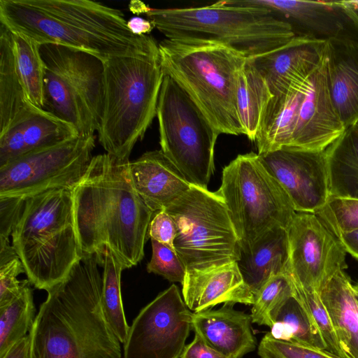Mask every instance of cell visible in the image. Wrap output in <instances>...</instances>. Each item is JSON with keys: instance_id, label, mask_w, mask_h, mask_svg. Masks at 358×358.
I'll return each mask as SVG.
<instances>
[{"instance_id": "44", "label": "cell", "mask_w": 358, "mask_h": 358, "mask_svg": "<svg viewBox=\"0 0 358 358\" xmlns=\"http://www.w3.org/2000/svg\"><path fill=\"white\" fill-rule=\"evenodd\" d=\"M127 25L129 31L136 36L148 35L155 28L150 20L138 16L131 17L127 22Z\"/></svg>"}, {"instance_id": "19", "label": "cell", "mask_w": 358, "mask_h": 358, "mask_svg": "<svg viewBox=\"0 0 358 358\" xmlns=\"http://www.w3.org/2000/svg\"><path fill=\"white\" fill-rule=\"evenodd\" d=\"M325 59L329 95L347 129L358 122V42L341 34L326 40Z\"/></svg>"}, {"instance_id": "34", "label": "cell", "mask_w": 358, "mask_h": 358, "mask_svg": "<svg viewBox=\"0 0 358 358\" xmlns=\"http://www.w3.org/2000/svg\"><path fill=\"white\" fill-rule=\"evenodd\" d=\"M292 285L293 296L297 300L313 329L322 340L326 352L341 358H347L320 294L315 291L298 286L293 282Z\"/></svg>"}, {"instance_id": "47", "label": "cell", "mask_w": 358, "mask_h": 358, "mask_svg": "<svg viewBox=\"0 0 358 358\" xmlns=\"http://www.w3.org/2000/svg\"><path fill=\"white\" fill-rule=\"evenodd\" d=\"M150 7L139 1H132L129 4V9L134 13H146Z\"/></svg>"}, {"instance_id": "10", "label": "cell", "mask_w": 358, "mask_h": 358, "mask_svg": "<svg viewBox=\"0 0 358 358\" xmlns=\"http://www.w3.org/2000/svg\"><path fill=\"white\" fill-rule=\"evenodd\" d=\"M164 210L176 224L173 248L187 271L238 260L239 240L217 192L192 185Z\"/></svg>"}, {"instance_id": "38", "label": "cell", "mask_w": 358, "mask_h": 358, "mask_svg": "<svg viewBox=\"0 0 358 358\" xmlns=\"http://www.w3.org/2000/svg\"><path fill=\"white\" fill-rule=\"evenodd\" d=\"M260 358H341L324 350L273 338L266 333L258 347Z\"/></svg>"}, {"instance_id": "31", "label": "cell", "mask_w": 358, "mask_h": 358, "mask_svg": "<svg viewBox=\"0 0 358 358\" xmlns=\"http://www.w3.org/2000/svg\"><path fill=\"white\" fill-rule=\"evenodd\" d=\"M270 329L267 333L275 339L326 351L322 340L293 296L281 307Z\"/></svg>"}, {"instance_id": "30", "label": "cell", "mask_w": 358, "mask_h": 358, "mask_svg": "<svg viewBox=\"0 0 358 358\" xmlns=\"http://www.w3.org/2000/svg\"><path fill=\"white\" fill-rule=\"evenodd\" d=\"M30 284L27 280L20 294L0 307V358L32 328L36 309Z\"/></svg>"}, {"instance_id": "40", "label": "cell", "mask_w": 358, "mask_h": 358, "mask_svg": "<svg viewBox=\"0 0 358 358\" xmlns=\"http://www.w3.org/2000/svg\"><path fill=\"white\" fill-rule=\"evenodd\" d=\"M25 205V199L0 197V240H9L20 220Z\"/></svg>"}, {"instance_id": "20", "label": "cell", "mask_w": 358, "mask_h": 358, "mask_svg": "<svg viewBox=\"0 0 358 358\" xmlns=\"http://www.w3.org/2000/svg\"><path fill=\"white\" fill-rule=\"evenodd\" d=\"M233 303L218 309L193 313L192 329L208 345L229 358H242L254 351L250 315L236 310Z\"/></svg>"}, {"instance_id": "12", "label": "cell", "mask_w": 358, "mask_h": 358, "mask_svg": "<svg viewBox=\"0 0 358 358\" xmlns=\"http://www.w3.org/2000/svg\"><path fill=\"white\" fill-rule=\"evenodd\" d=\"M95 136H77L36 149L0 168V197L30 196L56 188H74L92 162Z\"/></svg>"}, {"instance_id": "6", "label": "cell", "mask_w": 358, "mask_h": 358, "mask_svg": "<svg viewBox=\"0 0 358 358\" xmlns=\"http://www.w3.org/2000/svg\"><path fill=\"white\" fill-rule=\"evenodd\" d=\"M159 50L164 74L185 92L218 135L243 134L236 88L245 55L217 43L168 38Z\"/></svg>"}, {"instance_id": "1", "label": "cell", "mask_w": 358, "mask_h": 358, "mask_svg": "<svg viewBox=\"0 0 358 358\" xmlns=\"http://www.w3.org/2000/svg\"><path fill=\"white\" fill-rule=\"evenodd\" d=\"M129 163L108 153L96 155L73 188L75 224L82 253L96 255L100 266L106 250L124 269L136 266L144 257L155 213L136 191Z\"/></svg>"}, {"instance_id": "8", "label": "cell", "mask_w": 358, "mask_h": 358, "mask_svg": "<svg viewBox=\"0 0 358 358\" xmlns=\"http://www.w3.org/2000/svg\"><path fill=\"white\" fill-rule=\"evenodd\" d=\"M217 192L242 250H250L274 228L287 229L296 213L287 193L254 152L238 155L224 167Z\"/></svg>"}, {"instance_id": "7", "label": "cell", "mask_w": 358, "mask_h": 358, "mask_svg": "<svg viewBox=\"0 0 358 358\" xmlns=\"http://www.w3.org/2000/svg\"><path fill=\"white\" fill-rule=\"evenodd\" d=\"M11 237L31 284L48 291L62 281L83 257L76 229L73 188L27 197Z\"/></svg>"}, {"instance_id": "21", "label": "cell", "mask_w": 358, "mask_h": 358, "mask_svg": "<svg viewBox=\"0 0 358 358\" xmlns=\"http://www.w3.org/2000/svg\"><path fill=\"white\" fill-rule=\"evenodd\" d=\"M134 187L155 213L164 210L193 185L161 150L148 151L129 163Z\"/></svg>"}, {"instance_id": "49", "label": "cell", "mask_w": 358, "mask_h": 358, "mask_svg": "<svg viewBox=\"0 0 358 358\" xmlns=\"http://www.w3.org/2000/svg\"><path fill=\"white\" fill-rule=\"evenodd\" d=\"M353 127L358 131V122Z\"/></svg>"}, {"instance_id": "48", "label": "cell", "mask_w": 358, "mask_h": 358, "mask_svg": "<svg viewBox=\"0 0 358 358\" xmlns=\"http://www.w3.org/2000/svg\"><path fill=\"white\" fill-rule=\"evenodd\" d=\"M353 289H354V292H355L356 299H357V300L358 301V283H357L356 285H353Z\"/></svg>"}, {"instance_id": "39", "label": "cell", "mask_w": 358, "mask_h": 358, "mask_svg": "<svg viewBox=\"0 0 358 358\" xmlns=\"http://www.w3.org/2000/svg\"><path fill=\"white\" fill-rule=\"evenodd\" d=\"M24 272L18 257L0 265V307L10 303L20 294L27 280L20 281L17 276Z\"/></svg>"}, {"instance_id": "41", "label": "cell", "mask_w": 358, "mask_h": 358, "mask_svg": "<svg viewBox=\"0 0 358 358\" xmlns=\"http://www.w3.org/2000/svg\"><path fill=\"white\" fill-rule=\"evenodd\" d=\"M148 235L150 239L173 248L176 227L172 217L164 210L154 214L149 224Z\"/></svg>"}, {"instance_id": "2", "label": "cell", "mask_w": 358, "mask_h": 358, "mask_svg": "<svg viewBox=\"0 0 358 358\" xmlns=\"http://www.w3.org/2000/svg\"><path fill=\"white\" fill-rule=\"evenodd\" d=\"M96 255H83L47 291L29 334L31 358H121V342L101 306Z\"/></svg>"}, {"instance_id": "25", "label": "cell", "mask_w": 358, "mask_h": 358, "mask_svg": "<svg viewBox=\"0 0 358 358\" xmlns=\"http://www.w3.org/2000/svg\"><path fill=\"white\" fill-rule=\"evenodd\" d=\"M38 108L29 99L16 66L12 32L0 26V134Z\"/></svg>"}, {"instance_id": "36", "label": "cell", "mask_w": 358, "mask_h": 358, "mask_svg": "<svg viewBox=\"0 0 358 358\" xmlns=\"http://www.w3.org/2000/svg\"><path fill=\"white\" fill-rule=\"evenodd\" d=\"M315 214L338 238L358 230V199L329 197Z\"/></svg>"}, {"instance_id": "17", "label": "cell", "mask_w": 358, "mask_h": 358, "mask_svg": "<svg viewBox=\"0 0 358 358\" xmlns=\"http://www.w3.org/2000/svg\"><path fill=\"white\" fill-rule=\"evenodd\" d=\"M326 40L296 36L286 44L248 58L266 81L273 97L296 80L307 78L325 56Z\"/></svg>"}, {"instance_id": "5", "label": "cell", "mask_w": 358, "mask_h": 358, "mask_svg": "<svg viewBox=\"0 0 358 358\" xmlns=\"http://www.w3.org/2000/svg\"><path fill=\"white\" fill-rule=\"evenodd\" d=\"M166 38L227 45L247 58L271 52L296 35L268 10L230 1L188 8H152L145 13Z\"/></svg>"}, {"instance_id": "24", "label": "cell", "mask_w": 358, "mask_h": 358, "mask_svg": "<svg viewBox=\"0 0 358 358\" xmlns=\"http://www.w3.org/2000/svg\"><path fill=\"white\" fill-rule=\"evenodd\" d=\"M306 78L294 81L284 93L270 101L255 141L259 155L289 146Z\"/></svg>"}, {"instance_id": "16", "label": "cell", "mask_w": 358, "mask_h": 358, "mask_svg": "<svg viewBox=\"0 0 358 358\" xmlns=\"http://www.w3.org/2000/svg\"><path fill=\"white\" fill-rule=\"evenodd\" d=\"M345 130L329 95L324 56L306 80L296 124L287 148L324 151Z\"/></svg>"}, {"instance_id": "43", "label": "cell", "mask_w": 358, "mask_h": 358, "mask_svg": "<svg viewBox=\"0 0 358 358\" xmlns=\"http://www.w3.org/2000/svg\"><path fill=\"white\" fill-rule=\"evenodd\" d=\"M31 338L29 334L10 347L1 358H31Z\"/></svg>"}, {"instance_id": "46", "label": "cell", "mask_w": 358, "mask_h": 358, "mask_svg": "<svg viewBox=\"0 0 358 358\" xmlns=\"http://www.w3.org/2000/svg\"><path fill=\"white\" fill-rule=\"evenodd\" d=\"M339 239L346 252L358 260V230L344 234Z\"/></svg>"}, {"instance_id": "4", "label": "cell", "mask_w": 358, "mask_h": 358, "mask_svg": "<svg viewBox=\"0 0 358 358\" xmlns=\"http://www.w3.org/2000/svg\"><path fill=\"white\" fill-rule=\"evenodd\" d=\"M103 63L99 141L106 153L129 161L133 148L157 115L164 77L159 45L147 52L113 57Z\"/></svg>"}, {"instance_id": "45", "label": "cell", "mask_w": 358, "mask_h": 358, "mask_svg": "<svg viewBox=\"0 0 358 358\" xmlns=\"http://www.w3.org/2000/svg\"><path fill=\"white\" fill-rule=\"evenodd\" d=\"M334 3L343 16L358 27V1H334Z\"/></svg>"}, {"instance_id": "13", "label": "cell", "mask_w": 358, "mask_h": 358, "mask_svg": "<svg viewBox=\"0 0 358 358\" xmlns=\"http://www.w3.org/2000/svg\"><path fill=\"white\" fill-rule=\"evenodd\" d=\"M192 314L173 284L133 320L124 358H180L192 329Z\"/></svg>"}, {"instance_id": "3", "label": "cell", "mask_w": 358, "mask_h": 358, "mask_svg": "<svg viewBox=\"0 0 358 358\" xmlns=\"http://www.w3.org/2000/svg\"><path fill=\"white\" fill-rule=\"evenodd\" d=\"M121 10L88 0H0V22L39 44H57L103 62L147 52L159 44L136 36Z\"/></svg>"}, {"instance_id": "26", "label": "cell", "mask_w": 358, "mask_h": 358, "mask_svg": "<svg viewBox=\"0 0 358 358\" xmlns=\"http://www.w3.org/2000/svg\"><path fill=\"white\" fill-rule=\"evenodd\" d=\"M320 296L347 358H358V301L349 277L338 272Z\"/></svg>"}, {"instance_id": "11", "label": "cell", "mask_w": 358, "mask_h": 358, "mask_svg": "<svg viewBox=\"0 0 358 358\" xmlns=\"http://www.w3.org/2000/svg\"><path fill=\"white\" fill-rule=\"evenodd\" d=\"M161 150L189 183L207 189L218 134L185 92L164 75L157 115Z\"/></svg>"}, {"instance_id": "27", "label": "cell", "mask_w": 358, "mask_h": 358, "mask_svg": "<svg viewBox=\"0 0 358 358\" xmlns=\"http://www.w3.org/2000/svg\"><path fill=\"white\" fill-rule=\"evenodd\" d=\"M325 154L329 197L358 199V131L347 129Z\"/></svg>"}, {"instance_id": "9", "label": "cell", "mask_w": 358, "mask_h": 358, "mask_svg": "<svg viewBox=\"0 0 358 358\" xmlns=\"http://www.w3.org/2000/svg\"><path fill=\"white\" fill-rule=\"evenodd\" d=\"M45 66L43 109L71 124L79 136L98 130L102 111L103 63L71 48L42 44Z\"/></svg>"}, {"instance_id": "29", "label": "cell", "mask_w": 358, "mask_h": 358, "mask_svg": "<svg viewBox=\"0 0 358 358\" xmlns=\"http://www.w3.org/2000/svg\"><path fill=\"white\" fill-rule=\"evenodd\" d=\"M12 34L16 66L23 87L29 101L43 109L45 66L41 44L22 34Z\"/></svg>"}, {"instance_id": "35", "label": "cell", "mask_w": 358, "mask_h": 358, "mask_svg": "<svg viewBox=\"0 0 358 358\" xmlns=\"http://www.w3.org/2000/svg\"><path fill=\"white\" fill-rule=\"evenodd\" d=\"M292 296L293 285L288 273L273 276L255 296L250 314L252 322L271 327L280 309Z\"/></svg>"}, {"instance_id": "15", "label": "cell", "mask_w": 358, "mask_h": 358, "mask_svg": "<svg viewBox=\"0 0 358 358\" xmlns=\"http://www.w3.org/2000/svg\"><path fill=\"white\" fill-rule=\"evenodd\" d=\"M259 156L296 212L315 213L325 204L329 197L325 150L285 148Z\"/></svg>"}, {"instance_id": "42", "label": "cell", "mask_w": 358, "mask_h": 358, "mask_svg": "<svg viewBox=\"0 0 358 358\" xmlns=\"http://www.w3.org/2000/svg\"><path fill=\"white\" fill-rule=\"evenodd\" d=\"M180 358H229L204 343L197 335L185 345Z\"/></svg>"}, {"instance_id": "37", "label": "cell", "mask_w": 358, "mask_h": 358, "mask_svg": "<svg viewBox=\"0 0 358 358\" xmlns=\"http://www.w3.org/2000/svg\"><path fill=\"white\" fill-rule=\"evenodd\" d=\"M152 257L147 271L159 275L170 282L182 283L187 268L174 248L151 239Z\"/></svg>"}, {"instance_id": "22", "label": "cell", "mask_w": 358, "mask_h": 358, "mask_svg": "<svg viewBox=\"0 0 358 358\" xmlns=\"http://www.w3.org/2000/svg\"><path fill=\"white\" fill-rule=\"evenodd\" d=\"M239 6L262 7L288 22L296 36L327 40L340 36L341 16L334 1L229 0Z\"/></svg>"}, {"instance_id": "14", "label": "cell", "mask_w": 358, "mask_h": 358, "mask_svg": "<svg viewBox=\"0 0 358 358\" xmlns=\"http://www.w3.org/2000/svg\"><path fill=\"white\" fill-rule=\"evenodd\" d=\"M287 232L288 274L295 285L320 294L327 283L348 267L343 243L313 213L296 212Z\"/></svg>"}, {"instance_id": "33", "label": "cell", "mask_w": 358, "mask_h": 358, "mask_svg": "<svg viewBox=\"0 0 358 358\" xmlns=\"http://www.w3.org/2000/svg\"><path fill=\"white\" fill-rule=\"evenodd\" d=\"M101 306L105 317L122 343L128 337L129 327L126 321L121 295L120 278L124 270L110 251L104 255Z\"/></svg>"}, {"instance_id": "23", "label": "cell", "mask_w": 358, "mask_h": 358, "mask_svg": "<svg viewBox=\"0 0 358 358\" xmlns=\"http://www.w3.org/2000/svg\"><path fill=\"white\" fill-rule=\"evenodd\" d=\"M239 271L255 299L264 285L273 276L288 273L289 244L287 229L274 228L248 250L240 252L236 261Z\"/></svg>"}, {"instance_id": "32", "label": "cell", "mask_w": 358, "mask_h": 358, "mask_svg": "<svg viewBox=\"0 0 358 358\" xmlns=\"http://www.w3.org/2000/svg\"><path fill=\"white\" fill-rule=\"evenodd\" d=\"M18 124L22 128L26 153L79 136L71 124L42 108H38Z\"/></svg>"}, {"instance_id": "18", "label": "cell", "mask_w": 358, "mask_h": 358, "mask_svg": "<svg viewBox=\"0 0 358 358\" xmlns=\"http://www.w3.org/2000/svg\"><path fill=\"white\" fill-rule=\"evenodd\" d=\"M181 285L183 300L193 313L220 303L252 305L255 302V294L245 282L236 262L187 271Z\"/></svg>"}, {"instance_id": "28", "label": "cell", "mask_w": 358, "mask_h": 358, "mask_svg": "<svg viewBox=\"0 0 358 358\" xmlns=\"http://www.w3.org/2000/svg\"><path fill=\"white\" fill-rule=\"evenodd\" d=\"M273 95L259 71L247 59L237 81L236 106L243 135L255 141Z\"/></svg>"}]
</instances>
